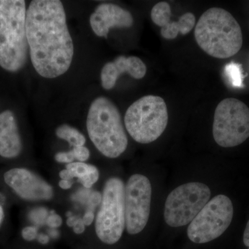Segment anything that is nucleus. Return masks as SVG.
<instances>
[{
  "label": "nucleus",
  "instance_id": "1",
  "mask_svg": "<svg viewBox=\"0 0 249 249\" xmlns=\"http://www.w3.org/2000/svg\"><path fill=\"white\" fill-rule=\"evenodd\" d=\"M26 31L31 62L37 73L46 78L66 73L74 49L61 1H31L26 16Z\"/></svg>",
  "mask_w": 249,
  "mask_h": 249
},
{
  "label": "nucleus",
  "instance_id": "2",
  "mask_svg": "<svg viewBox=\"0 0 249 249\" xmlns=\"http://www.w3.org/2000/svg\"><path fill=\"white\" fill-rule=\"evenodd\" d=\"M195 37L204 52L219 59L233 56L243 44L240 24L221 8H211L202 14L195 29Z\"/></svg>",
  "mask_w": 249,
  "mask_h": 249
},
{
  "label": "nucleus",
  "instance_id": "3",
  "mask_svg": "<svg viewBox=\"0 0 249 249\" xmlns=\"http://www.w3.org/2000/svg\"><path fill=\"white\" fill-rule=\"evenodd\" d=\"M24 0H0V67L17 72L27 63L29 45Z\"/></svg>",
  "mask_w": 249,
  "mask_h": 249
},
{
  "label": "nucleus",
  "instance_id": "4",
  "mask_svg": "<svg viewBox=\"0 0 249 249\" xmlns=\"http://www.w3.org/2000/svg\"><path fill=\"white\" fill-rule=\"evenodd\" d=\"M87 129L93 145L107 158H117L127 149L128 139L120 111L109 98L100 96L91 103Z\"/></svg>",
  "mask_w": 249,
  "mask_h": 249
},
{
  "label": "nucleus",
  "instance_id": "5",
  "mask_svg": "<svg viewBox=\"0 0 249 249\" xmlns=\"http://www.w3.org/2000/svg\"><path fill=\"white\" fill-rule=\"evenodd\" d=\"M168 113L164 100L157 96H143L126 111L124 124L130 137L139 143L155 142L166 129Z\"/></svg>",
  "mask_w": 249,
  "mask_h": 249
},
{
  "label": "nucleus",
  "instance_id": "6",
  "mask_svg": "<svg viewBox=\"0 0 249 249\" xmlns=\"http://www.w3.org/2000/svg\"><path fill=\"white\" fill-rule=\"evenodd\" d=\"M124 194L125 186L121 178L107 179L95 223L96 235L103 243L114 245L122 237L125 229Z\"/></svg>",
  "mask_w": 249,
  "mask_h": 249
},
{
  "label": "nucleus",
  "instance_id": "7",
  "mask_svg": "<svg viewBox=\"0 0 249 249\" xmlns=\"http://www.w3.org/2000/svg\"><path fill=\"white\" fill-rule=\"evenodd\" d=\"M211 197V189L204 183L193 181L180 185L167 196L163 210L165 222L173 228L188 225Z\"/></svg>",
  "mask_w": 249,
  "mask_h": 249
},
{
  "label": "nucleus",
  "instance_id": "8",
  "mask_svg": "<svg viewBox=\"0 0 249 249\" xmlns=\"http://www.w3.org/2000/svg\"><path fill=\"white\" fill-rule=\"evenodd\" d=\"M213 135L219 146L240 145L249 138V108L233 98L223 100L214 111Z\"/></svg>",
  "mask_w": 249,
  "mask_h": 249
},
{
  "label": "nucleus",
  "instance_id": "9",
  "mask_svg": "<svg viewBox=\"0 0 249 249\" xmlns=\"http://www.w3.org/2000/svg\"><path fill=\"white\" fill-rule=\"evenodd\" d=\"M233 214V205L229 196L224 195L214 196L188 224V238L196 244L215 240L231 225Z\"/></svg>",
  "mask_w": 249,
  "mask_h": 249
},
{
  "label": "nucleus",
  "instance_id": "10",
  "mask_svg": "<svg viewBox=\"0 0 249 249\" xmlns=\"http://www.w3.org/2000/svg\"><path fill=\"white\" fill-rule=\"evenodd\" d=\"M150 179L142 174H134L125 186V229L130 235L140 233L148 222L152 200Z\"/></svg>",
  "mask_w": 249,
  "mask_h": 249
},
{
  "label": "nucleus",
  "instance_id": "11",
  "mask_svg": "<svg viewBox=\"0 0 249 249\" xmlns=\"http://www.w3.org/2000/svg\"><path fill=\"white\" fill-rule=\"evenodd\" d=\"M5 183L24 200L48 201L53 198V189L43 178L27 168H15L4 175Z\"/></svg>",
  "mask_w": 249,
  "mask_h": 249
},
{
  "label": "nucleus",
  "instance_id": "12",
  "mask_svg": "<svg viewBox=\"0 0 249 249\" xmlns=\"http://www.w3.org/2000/svg\"><path fill=\"white\" fill-rule=\"evenodd\" d=\"M89 22L96 36L107 37L111 28L131 27L134 19L127 10L111 3H103L98 5L91 15Z\"/></svg>",
  "mask_w": 249,
  "mask_h": 249
},
{
  "label": "nucleus",
  "instance_id": "13",
  "mask_svg": "<svg viewBox=\"0 0 249 249\" xmlns=\"http://www.w3.org/2000/svg\"><path fill=\"white\" fill-rule=\"evenodd\" d=\"M171 9L165 1L157 3L151 11V19L156 25L161 28L160 34L167 40H173L178 34L186 35L196 25V18L192 13H186L179 18L178 22H170Z\"/></svg>",
  "mask_w": 249,
  "mask_h": 249
},
{
  "label": "nucleus",
  "instance_id": "14",
  "mask_svg": "<svg viewBox=\"0 0 249 249\" xmlns=\"http://www.w3.org/2000/svg\"><path fill=\"white\" fill-rule=\"evenodd\" d=\"M146 72V65L138 57L120 55L103 66L101 73V84L104 89H111L122 73H127L135 79H142Z\"/></svg>",
  "mask_w": 249,
  "mask_h": 249
},
{
  "label": "nucleus",
  "instance_id": "15",
  "mask_svg": "<svg viewBox=\"0 0 249 249\" xmlns=\"http://www.w3.org/2000/svg\"><path fill=\"white\" fill-rule=\"evenodd\" d=\"M22 142L16 116L7 109L0 114V156L14 159L20 155Z\"/></svg>",
  "mask_w": 249,
  "mask_h": 249
},
{
  "label": "nucleus",
  "instance_id": "16",
  "mask_svg": "<svg viewBox=\"0 0 249 249\" xmlns=\"http://www.w3.org/2000/svg\"><path fill=\"white\" fill-rule=\"evenodd\" d=\"M66 169L71 172L72 178H77L83 186L90 189L97 182L99 171L94 165L84 162H73L66 165Z\"/></svg>",
  "mask_w": 249,
  "mask_h": 249
},
{
  "label": "nucleus",
  "instance_id": "17",
  "mask_svg": "<svg viewBox=\"0 0 249 249\" xmlns=\"http://www.w3.org/2000/svg\"><path fill=\"white\" fill-rule=\"evenodd\" d=\"M55 134L59 139L66 141L73 147L84 146L86 142L85 136L78 129L69 124H63L59 126L55 130Z\"/></svg>",
  "mask_w": 249,
  "mask_h": 249
},
{
  "label": "nucleus",
  "instance_id": "18",
  "mask_svg": "<svg viewBox=\"0 0 249 249\" xmlns=\"http://www.w3.org/2000/svg\"><path fill=\"white\" fill-rule=\"evenodd\" d=\"M224 71L231 84L234 88H243L244 76L240 64L235 63L234 62H230L226 65Z\"/></svg>",
  "mask_w": 249,
  "mask_h": 249
},
{
  "label": "nucleus",
  "instance_id": "19",
  "mask_svg": "<svg viewBox=\"0 0 249 249\" xmlns=\"http://www.w3.org/2000/svg\"><path fill=\"white\" fill-rule=\"evenodd\" d=\"M49 213L48 210L44 207L36 208L29 213V218L31 222L37 226H42L47 220Z\"/></svg>",
  "mask_w": 249,
  "mask_h": 249
},
{
  "label": "nucleus",
  "instance_id": "20",
  "mask_svg": "<svg viewBox=\"0 0 249 249\" xmlns=\"http://www.w3.org/2000/svg\"><path fill=\"white\" fill-rule=\"evenodd\" d=\"M102 201V194L98 191H92L87 202V211L94 213L95 210Z\"/></svg>",
  "mask_w": 249,
  "mask_h": 249
},
{
  "label": "nucleus",
  "instance_id": "21",
  "mask_svg": "<svg viewBox=\"0 0 249 249\" xmlns=\"http://www.w3.org/2000/svg\"><path fill=\"white\" fill-rule=\"evenodd\" d=\"M91 193H92V191L91 189H88V188H80L75 194L73 195L72 199L73 201H77V202L86 205Z\"/></svg>",
  "mask_w": 249,
  "mask_h": 249
},
{
  "label": "nucleus",
  "instance_id": "22",
  "mask_svg": "<svg viewBox=\"0 0 249 249\" xmlns=\"http://www.w3.org/2000/svg\"><path fill=\"white\" fill-rule=\"evenodd\" d=\"M75 160L79 162H85L89 160L90 152L89 150L85 146L73 147L72 149Z\"/></svg>",
  "mask_w": 249,
  "mask_h": 249
},
{
  "label": "nucleus",
  "instance_id": "23",
  "mask_svg": "<svg viewBox=\"0 0 249 249\" xmlns=\"http://www.w3.org/2000/svg\"><path fill=\"white\" fill-rule=\"evenodd\" d=\"M62 224V219L60 215L55 213V211H52L49 213L48 217L46 220V224L50 227L51 229H57V228L61 227Z\"/></svg>",
  "mask_w": 249,
  "mask_h": 249
},
{
  "label": "nucleus",
  "instance_id": "24",
  "mask_svg": "<svg viewBox=\"0 0 249 249\" xmlns=\"http://www.w3.org/2000/svg\"><path fill=\"white\" fill-rule=\"evenodd\" d=\"M37 236H38L37 227L36 226H29L22 229V237L24 240L31 242L37 239Z\"/></svg>",
  "mask_w": 249,
  "mask_h": 249
},
{
  "label": "nucleus",
  "instance_id": "25",
  "mask_svg": "<svg viewBox=\"0 0 249 249\" xmlns=\"http://www.w3.org/2000/svg\"><path fill=\"white\" fill-rule=\"evenodd\" d=\"M55 160L58 163L69 164V163H73L75 157L71 150L69 152H58L55 155Z\"/></svg>",
  "mask_w": 249,
  "mask_h": 249
},
{
  "label": "nucleus",
  "instance_id": "26",
  "mask_svg": "<svg viewBox=\"0 0 249 249\" xmlns=\"http://www.w3.org/2000/svg\"><path fill=\"white\" fill-rule=\"evenodd\" d=\"M73 232L76 234H82L84 232L85 230V225L83 222V219L79 218L77 221L76 224L73 227Z\"/></svg>",
  "mask_w": 249,
  "mask_h": 249
},
{
  "label": "nucleus",
  "instance_id": "27",
  "mask_svg": "<svg viewBox=\"0 0 249 249\" xmlns=\"http://www.w3.org/2000/svg\"><path fill=\"white\" fill-rule=\"evenodd\" d=\"M94 213L91 212V211H86V213H85L83 217V221L84 222L85 225L88 226V227L91 225L93 220H94Z\"/></svg>",
  "mask_w": 249,
  "mask_h": 249
},
{
  "label": "nucleus",
  "instance_id": "28",
  "mask_svg": "<svg viewBox=\"0 0 249 249\" xmlns=\"http://www.w3.org/2000/svg\"><path fill=\"white\" fill-rule=\"evenodd\" d=\"M73 180H63L61 179L59 181V186L63 190L70 189L73 186Z\"/></svg>",
  "mask_w": 249,
  "mask_h": 249
},
{
  "label": "nucleus",
  "instance_id": "29",
  "mask_svg": "<svg viewBox=\"0 0 249 249\" xmlns=\"http://www.w3.org/2000/svg\"><path fill=\"white\" fill-rule=\"evenodd\" d=\"M243 242L246 247L249 249V219L246 226L245 232H244Z\"/></svg>",
  "mask_w": 249,
  "mask_h": 249
},
{
  "label": "nucleus",
  "instance_id": "30",
  "mask_svg": "<svg viewBox=\"0 0 249 249\" xmlns=\"http://www.w3.org/2000/svg\"><path fill=\"white\" fill-rule=\"evenodd\" d=\"M60 178L63 180H73L71 172L70 170L65 169L62 170L60 173Z\"/></svg>",
  "mask_w": 249,
  "mask_h": 249
},
{
  "label": "nucleus",
  "instance_id": "31",
  "mask_svg": "<svg viewBox=\"0 0 249 249\" xmlns=\"http://www.w3.org/2000/svg\"><path fill=\"white\" fill-rule=\"evenodd\" d=\"M37 240L42 245H47L49 242V237L45 234L40 233L39 234L37 237Z\"/></svg>",
  "mask_w": 249,
  "mask_h": 249
},
{
  "label": "nucleus",
  "instance_id": "32",
  "mask_svg": "<svg viewBox=\"0 0 249 249\" xmlns=\"http://www.w3.org/2000/svg\"><path fill=\"white\" fill-rule=\"evenodd\" d=\"M78 219H79V217H78L77 216L75 215H72L71 217H67V225H68V227L73 228L74 227L75 224H76L77 221H78Z\"/></svg>",
  "mask_w": 249,
  "mask_h": 249
},
{
  "label": "nucleus",
  "instance_id": "33",
  "mask_svg": "<svg viewBox=\"0 0 249 249\" xmlns=\"http://www.w3.org/2000/svg\"><path fill=\"white\" fill-rule=\"evenodd\" d=\"M5 217L4 211L3 209L2 204L0 203V227H1V224L4 222Z\"/></svg>",
  "mask_w": 249,
  "mask_h": 249
},
{
  "label": "nucleus",
  "instance_id": "34",
  "mask_svg": "<svg viewBox=\"0 0 249 249\" xmlns=\"http://www.w3.org/2000/svg\"><path fill=\"white\" fill-rule=\"evenodd\" d=\"M49 235H50L51 237L52 238H58L59 237V232L58 230H55V229H52L49 231Z\"/></svg>",
  "mask_w": 249,
  "mask_h": 249
},
{
  "label": "nucleus",
  "instance_id": "35",
  "mask_svg": "<svg viewBox=\"0 0 249 249\" xmlns=\"http://www.w3.org/2000/svg\"><path fill=\"white\" fill-rule=\"evenodd\" d=\"M66 215L67 217H70L73 215V213H72L71 212H70V211H69V212L67 213Z\"/></svg>",
  "mask_w": 249,
  "mask_h": 249
}]
</instances>
